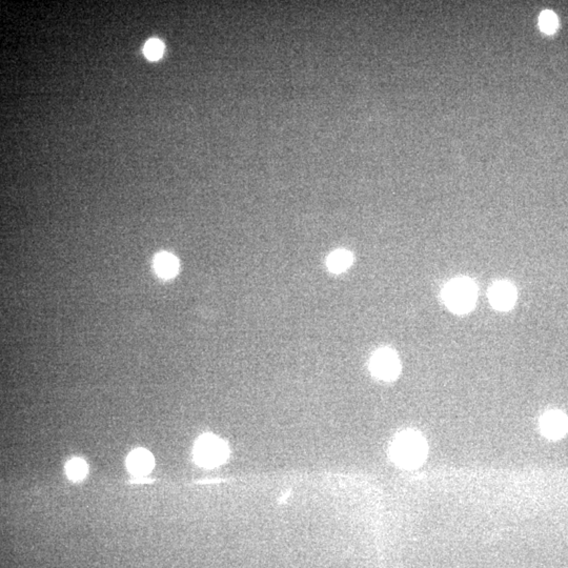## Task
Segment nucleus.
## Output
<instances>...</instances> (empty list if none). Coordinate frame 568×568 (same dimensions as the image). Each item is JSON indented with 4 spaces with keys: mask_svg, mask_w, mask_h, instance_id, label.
<instances>
[{
    "mask_svg": "<svg viewBox=\"0 0 568 568\" xmlns=\"http://www.w3.org/2000/svg\"><path fill=\"white\" fill-rule=\"evenodd\" d=\"M428 452L426 441L416 430H404L397 435L391 446V457L401 468H413L420 466Z\"/></svg>",
    "mask_w": 568,
    "mask_h": 568,
    "instance_id": "nucleus-1",
    "label": "nucleus"
},
{
    "mask_svg": "<svg viewBox=\"0 0 568 568\" xmlns=\"http://www.w3.org/2000/svg\"><path fill=\"white\" fill-rule=\"evenodd\" d=\"M443 301L456 314L470 313L476 305L478 289L470 278L460 277L450 280L443 289Z\"/></svg>",
    "mask_w": 568,
    "mask_h": 568,
    "instance_id": "nucleus-2",
    "label": "nucleus"
},
{
    "mask_svg": "<svg viewBox=\"0 0 568 568\" xmlns=\"http://www.w3.org/2000/svg\"><path fill=\"white\" fill-rule=\"evenodd\" d=\"M230 455L228 444L214 435H202L194 446V459L198 466L215 468L223 463Z\"/></svg>",
    "mask_w": 568,
    "mask_h": 568,
    "instance_id": "nucleus-3",
    "label": "nucleus"
},
{
    "mask_svg": "<svg viewBox=\"0 0 568 568\" xmlns=\"http://www.w3.org/2000/svg\"><path fill=\"white\" fill-rule=\"evenodd\" d=\"M369 369L373 376L383 381L397 379L401 371V363L394 349L381 347L377 349L369 360Z\"/></svg>",
    "mask_w": 568,
    "mask_h": 568,
    "instance_id": "nucleus-4",
    "label": "nucleus"
},
{
    "mask_svg": "<svg viewBox=\"0 0 568 568\" xmlns=\"http://www.w3.org/2000/svg\"><path fill=\"white\" fill-rule=\"evenodd\" d=\"M490 305L498 311L512 309L517 300V290L510 282L499 281L490 287L488 293Z\"/></svg>",
    "mask_w": 568,
    "mask_h": 568,
    "instance_id": "nucleus-5",
    "label": "nucleus"
},
{
    "mask_svg": "<svg viewBox=\"0 0 568 568\" xmlns=\"http://www.w3.org/2000/svg\"><path fill=\"white\" fill-rule=\"evenodd\" d=\"M540 428L547 438H561L568 430L567 417L559 411H550L542 416Z\"/></svg>",
    "mask_w": 568,
    "mask_h": 568,
    "instance_id": "nucleus-6",
    "label": "nucleus"
},
{
    "mask_svg": "<svg viewBox=\"0 0 568 568\" xmlns=\"http://www.w3.org/2000/svg\"><path fill=\"white\" fill-rule=\"evenodd\" d=\"M127 466L134 476H146L154 468V458L149 450L137 448L129 455Z\"/></svg>",
    "mask_w": 568,
    "mask_h": 568,
    "instance_id": "nucleus-7",
    "label": "nucleus"
},
{
    "mask_svg": "<svg viewBox=\"0 0 568 568\" xmlns=\"http://www.w3.org/2000/svg\"><path fill=\"white\" fill-rule=\"evenodd\" d=\"M154 267L159 277L171 279L179 271V261L173 254L162 252L155 257Z\"/></svg>",
    "mask_w": 568,
    "mask_h": 568,
    "instance_id": "nucleus-8",
    "label": "nucleus"
},
{
    "mask_svg": "<svg viewBox=\"0 0 568 568\" xmlns=\"http://www.w3.org/2000/svg\"><path fill=\"white\" fill-rule=\"evenodd\" d=\"M353 261V256L351 252L345 248H339L327 256V266L331 273L341 274L349 269Z\"/></svg>",
    "mask_w": 568,
    "mask_h": 568,
    "instance_id": "nucleus-9",
    "label": "nucleus"
},
{
    "mask_svg": "<svg viewBox=\"0 0 568 568\" xmlns=\"http://www.w3.org/2000/svg\"><path fill=\"white\" fill-rule=\"evenodd\" d=\"M65 472L73 481H80L87 476V464L80 458H74L69 460L65 466Z\"/></svg>",
    "mask_w": 568,
    "mask_h": 568,
    "instance_id": "nucleus-10",
    "label": "nucleus"
},
{
    "mask_svg": "<svg viewBox=\"0 0 568 568\" xmlns=\"http://www.w3.org/2000/svg\"><path fill=\"white\" fill-rule=\"evenodd\" d=\"M164 52V45L159 39H153L144 45V54L146 58L155 61L162 58Z\"/></svg>",
    "mask_w": 568,
    "mask_h": 568,
    "instance_id": "nucleus-11",
    "label": "nucleus"
},
{
    "mask_svg": "<svg viewBox=\"0 0 568 568\" xmlns=\"http://www.w3.org/2000/svg\"><path fill=\"white\" fill-rule=\"evenodd\" d=\"M540 28L546 34L555 33L558 28L557 16L550 11H544L540 16Z\"/></svg>",
    "mask_w": 568,
    "mask_h": 568,
    "instance_id": "nucleus-12",
    "label": "nucleus"
}]
</instances>
